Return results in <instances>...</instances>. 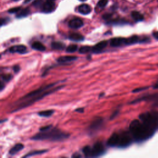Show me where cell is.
<instances>
[{
	"mask_svg": "<svg viewBox=\"0 0 158 158\" xmlns=\"http://www.w3.org/2000/svg\"><path fill=\"white\" fill-rule=\"evenodd\" d=\"M13 69H14V71L15 73H17V72H18L19 71V70H20V67L19 66H15L14 67H13Z\"/></svg>",
	"mask_w": 158,
	"mask_h": 158,
	"instance_id": "836d02e7",
	"label": "cell"
},
{
	"mask_svg": "<svg viewBox=\"0 0 158 158\" xmlns=\"http://www.w3.org/2000/svg\"><path fill=\"white\" fill-rule=\"evenodd\" d=\"M79 12L84 15H87L89 14L91 12V8L90 6L86 4H83L79 6V7L78 8Z\"/></svg>",
	"mask_w": 158,
	"mask_h": 158,
	"instance_id": "4fadbf2b",
	"label": "cell"
},
{
	"mask_svg": "<svg viewBox=\"0 0 158 158\" xmlns=\"http://www.w3.org/2000/svg\"><path fill=\"white\" fill-rule=\"evenodd\" d=\"M76 112H78L80 113H84V108H77V109H75Z\"/></svg>",
	"mask_w": 158,
	"mask_h": 158,
	"instance_id": "e575fe53",
	"label": "cell"
},
{
	"mask_svg": "<svg viewBox=\"0 0 158 158\" xmlns=\"http://www.w3.org/2000/svg\"><path fill=\"white\" fill-rule=\"evenodd\" d=\"M48 1H56V0H48Z\"/></svg>",
	"mask_w": 158,
	"mask_h": 158,
	"instance_id": "60d3db41",
	"label": "cell"
},
{
	"mask_svg": "<svg viewBox=\"0 0 158 158\" xmlns=\"http://www.w3.org/2000/svg\"><path fill=\"white\" fill-rule=\"evenodd\" d=\"M84 26V22L79 18H74L69 22V26L73 29H78Z\"/></svg>",
	"mask_w": 158,
	"mask_h": 158,
	"instance_id": "30bf717a",
	"label": "cell"
},
{
	"mask_svg": "<svg viewBox=\"0 0 158 158\" xmlns=\"http://www.w3.org/2000/svg\"><path fill=\"white\" fill-rule=\"evenodd\" d=\"M119 110H115V111H114V112L112 114V115H111V117H110V119H111V120L114 119L115 118H116V116L119 114Z\"/></svg>",
	"mask_w": 158,
	"mask_h": 158,
	"instance_id": "f1b7e54d",
	"label": "cell"
},
{
	"mask_svg": "<svg viewBox=\"0 0 158 158\" xmlns=\"http://www.w3.org/2000/svg\"><path fill=\"white\" fill-rule=\"evenodd\" d=\"M111 17H112V14H106L103 16V18L107 21H110Z\"/></svg>",
	"mask_w": 158,
	"mask_h": 158,
	"instance_id": "f546056e",
	"label": "cell"
},
{
	"mask_svg": "<svg viewBox=\"0 0 158 158\" xmlns=\"http://www.w3.org/2000/svg\"><path fill=\"white\" fill-rule=\"evenodd\" d=\"M21 9V7H16V8H13L12 9H10L8 10V13L11 14H14V13H17Z\"/></svg>",
	"mask_w": 158,
	"mask_h": 158,
	"instance_id": "83f0119b",
	"label": "cell"
},
{
	"mask_svg": "<svg viewBox=\"0 0 158 158\" xmlns=\"http://www.w3.org/2000/svg\"><path fill=\"white\" fill-rule=\"evenodd\" d=\"M127 22L124 19H115V20H110L107 22V24L110 25H121L125 24Z\"/></svg>",
	"mask_w": 158,
	"mask_h": 158,
	"instance_id": "603a6c76",
	"label": "cell"
},
{
	"mask_svg": "<svg viewBox=\"0 0 158 158\" xmlns=\"http://www.w3.org/2000/svg\"><path fill=\"white\" fill-rule=\"evenodd\" d=\"M51 48L56 50H62L65 48V44L60 42H54L51 43Z\"/></svg>",
	"mask_w": 158,
	"mask_h": 158,
	"instance_id": "d6986e66",
	"label": "cell"
},
{
	"mask_svg": "<svg viewBox=\"0 0 158 158\" xmlns=\"http://www.w3.org/2000/svg\"><path fill=\"white\" fill-rule=\"evenodd\" d=\"M30 11L28 8H25L22 9H21L19 12L17 13L16 17L18 19L24 18V17H26L30 14Z\"/></svg>",
	"mask_w": 158,
	"mask_h": 158,
	"instance_id": "e0dca14e",
	"label": "cell"
},
{
	"mask_svg": "<svg viewBox=\"0 0 158 158\" xmlns=\"http://www.w3.org/2000/svg\"><path fill=\"white\" fill-rule=\"evenodd\" d=\"M153 37H154L156 39L158 40V32H156L153 33Z\"/></svg>",
	"mask_w": 158,
	"mask_h": 158,
	"instance_id": "8d00e7d4",
	"label": "cell"
},
{
	"mask_svg": "<svg viewBox=\"0 0 158 158\" xmlns=\"http://www.w3.org/2000/svg\"><path fill=\"white\" fill-rule=\"evenodd\" d=\"M9 51L11 53H19L21 55H23L26 53L27 49L26 46L23 45H19L11 46L9 49Z\"/></svg>",
	"mask_w": 158,
	"mask_h": 158,
	"instance_id": "ba28073f",
	"label": "cell"
},
{
	"mask_svg": "<svg viewBox=\"0 0 158 158\" xmlns=\"http://www.w3.org/2000/svg\"><path fill=\"white\" fill-rule=\"evenodd\" d=\"M54 112H55V111L52 109L45 110V111H40V112L38 113V115L39 116L43 117V118H49V117L51 116L52 114H53Z\"/></svg>",
	"mask_w": 158,
	"mask_h": 158,
	"instance_id": "7402d4cb",
	"label": "cell"
},
{
	"mask_svg": "<svg viewBox=\"0 0 158 158\" xmlns=\"http://www.w3.org/2000/svg\"><path fill=\"white\" fill-rule=\"evenodd\" d=\"M72 157H81V156L79 153H74L72 156Z\"/></svg>",
	"mask_w": 158,
	"mask_h": 158,
	"instance_id": "d590c367",
	"label": "cell"
},
{
	"mask_svg": "<svg viewBox=\"0 0 158 158\" xmlns=\"http://www.w3.org/2000/svg\"><path fill=\"white\" fill-rule=\"evenodd\" d=\"M146 89H148V87H142V88H138V89H135L134 90L132 91L133 93H137V92H139V91H143V90H146Z\"/></svg>",
	"mask_w": 158,
	"mask_h": 158,
	"instance_id": "1f68e13d",
	"label": "cell"
},
{
	"mask_svg": "<svg viewBox=\"0 0 158 158\" xmlns=\"http://www.w3.org/2000/svg\"><path fill=\"white\" fill-rule=\"evenodd\" d=\"M56 4L54 1H46L43 3L42 6H41V11L44 13H51L55 10Z\"/></svg>",
	"mask_w": 158,
	"mask_h": 158,
	"instance_id": "8992f818",
	"label": "cell"
},
{
	"mask_svg": "<svg viewBox=\"0 0 158 158\" xmlns=\"http://www.w3.org/2000/svg\"><path fill=\"white\" fill-rule=\"evenodd\" d=\"M91 48L89 46H84L79 49V52L80 54H85L91 51Z\"/></svg>",
	"mask_w": 158,
	"mask_h": 158,
	"instance_id": "d4e9b609",
	"label": "cell"
},
{
	"mask_svg": "<svg viewBox=\"0 0 158 158\" xmlns=\"http://www.w3.org/2000/svg\"><path fill=\"white\" fill-rule=\"evenodd\" d=\"M104 124V120L101 118H95L91 122L89 127V130L92 132L98 131L101 128H102Z\"/></svg>",
	"mask_w": 158,
	"mask_h": 158,
	"instance_id": "52a82bcc",
	"label": "cell"
},
{
	"mask_svg": "<svg viewBox=\"0 0 158 158\" xmlns=\"http://www.w3.org/2000/svg\"><path fill=\"white\" fill-rule=\"evenodd\" d=\"M80 1H83V2H84V1H86V0H80Z\"/></svg>",
	"mask_w": 158,
	"mask_h": 158,
	"instance_id": "b9f144b4",
	"label": "cell"
},
{
	"mask_svg": "<svg viewBox=\"0 0 158 158\" xmlns=\"http://www.w3.org/2000/svg\"><path fill=\"white\" fill-rule=\"evenodd\" d=\"M118 133H113L109 138L108 140L107 144L111 147H116L118 145Z\"/></svg>",
	"mask_w": 158,
	"mask_h": 158,
	"instance_id": "7c38bea8",
	"label": "cell"
},
{
	"mask_svg": "<svg viewBox=\"0 0 158 158\" xmlns=\"http://www.w3.org/2000/svg\"><path fill=\"white\" fill-rule=\"evenodd\" d=\"M77 59V56H63L57 58V61L60 63H66L72 62Z\"/></svg>",
	"mask_w": 158,
	"mask_h": 158,
	"instance_id": "5bb4252c",
	"label": "cell"
},
{
	"mask_svg": "<svg viewBox=\"0 0 158 158\" xmlns=\"http://www.w3.org/2000/svg\"><path fill=\"white\" fill-rule=\"evenodd\" d=\"M8 21H9V19H4V18H2V19H1V26H4V25H5V24H6L8 22Z\"/></svg>",
	"mask_w": 158,
	"mask_h": 158,
	"instance_id": "d6a6232c",
	"label": "cell"
},
{
	"mask_svg": "<svg viewBox=\"0 0 158 158\" xmlns=\"http://www.w3.org/2000/svg\"><path fill=\"white\" fill-rule=\"evenodd\" d=\"M32 47L33 49L40 51H44L46 50L45 46L40 42H33L32 45Z\"/></svg>",
	"mask_w": 158,
	"mask_h": 158,
	"instance_id": "ac0fdd59",
	"label": "cell"
},
{
	"mask_svg": "<svg viewBox=\"0 0 158 158\" xmlns=\"http://www.w3.org/2000/svg\"><path fill=\"white\" fill-rule=\"evenodd\" d=\"M108 0H99L97 4V7L99 8H104L108 4Z\"/></svg>",
	"mask_w": 158,
	"mask_h": 158,
	"instance_id": "484cf974",
	"label": "cell"
},
{
	"mask_svg": "<svg viewBox=\"0 0 158 158\" xmlns=\"http://www.w3.org/2000/svg\"><path fill=\"white\" fill-rule=\"evenodd\" d=\"M132 135L130 133L127 132H124L120 133H118V145L116 147L119 148H125L130 146L132 142Z\"/></svg>",
	"mask_w": 158,
	"mask_h": 158,
	"instance_id": "5b68a950",
	"label": "cell"
},
{
	"mask_svg": "<svg viewBox=\"0 0 158 158\" xmlns=\"http://www.w3.org/2000/svg\"><path fill=\"white\" fill-rule=\"evenodd\" d=\"M13 1H19V0H13Z\"/></svg>",
	"mask_w": 158,
	"mask_h": 158,
	"instance_id": "7bdbcfd3",
	"label": "cell"
},
{
	"mask_svg": "<svg viewBox=\"0 0 158 158\" xmlns=\"http://www.w3.org/2000/svg\"><path fill=\"white\" fill-rule=\"evenodd\" d=\"M103 95H104V93H101V95L100 96H99V98H100L101 96H103Z\"/></svg>",
	"mask_w": 158,
	"mask_h": 158,
	"instance_id": "ab89813d",
	"label": "cell"
},
{
	"mask_svg": "<svg viewBox=\"0 0 158 158\" xmlns=\"http://www.w3.org/2000/svg\"><path fill=\"white\" fill-rule=\"evenodd\" d=\"M48 151L47 149H42V150H37V151H33L32 152H30V153H27L26 155L24 156L23 157H32L36 155H40V154H43L46 152Z\"/></svg>",
	"mask_w": 158,
	"mask_h": 158,
	"instance_id": "ffe728a7",
	"label": "cell"
},
{
	"mask_svg": "<svg viewBox=\"0 0 158 158\" xmlns=\"http://www.w3.org/2000/svg\"><path fill=\"white\" fill-rule=\"evenodd\" d=\"M78 50V46L77 45L72 44L69 45L68 47L66 48V52L69 53H73Z\"/></svg>",
	"mask_w": 158,
	"mask_h": 158,
	"instance_id": "cb8c5ba5",
	"label": "cell"
},
{
	"mask_svg": "<svg viewBox=\"0 0 158 158\" xmlns=\"http://www.w3.org/2000/svg\"><path fill=\"white\" fill-rule=\"evenodd\" d=\"M110 45L113 47H119L122 45H126V38L122 37H115L111 39Z\"/></svg>",
	"mask_w": 158,
	"mask_h": 158,
	"instance_id": "9c48e42d",
	"label": "cell"
},
{
	"mask_svg": "<svg viewBox=\"0 0 158 158\" xmlns=\"http://www.w3.org/2000/svg\"><path fill=\"white\" fill-rule=\"evenodd\" d=\"M69 38L74 42H81L84 40V37L79 33H72L70 34Z\"/></svg>",
	"mask_w": 158,
	"mask_h": 158,
	"instance_id": "2e32d148",
	"label": "cell"
},
{
	"mask_svg": "<svg viewBox=\"0 0 158 158\" xmlns=\"http://www.w3.org/2000/svg\"><path fill=\"white\" fill-rule=\"evenodd\" d=\"M154 89H158V84H156V85L154 86Z\"/></svg>",
	"mask_w": 158,
	"mask_h": 158,
	"instance_id": "f35d334b",
	"label": "cell"
},
{
	"mask_svg": "<svg viewBox=\"0 0 158 158\" xmlns=\"http://www.w3.org/2000/svg\"><path fill=\"white\" fill-rule=\"evenodd\" d=\"M108 41L104 40L101 41V42L98 43L94 47L92 48V51L95 53H98V52H100L102 50H103L105 48L108 46Z\"/></svg>",
	"mask_w": 158,
	"mask_h": 158,
	"instance_id": "8fae6325",
	"label": "cell"
},
{
	"mask_svg": "<svg viewBox=\"0 0 158 158\" xmlns=\"http://www.w3.org/2000/svg\"><path fill=\"white\" fill-rule=\"evenodd\" d=\"M85 157H99L106 153V149L101 142H97L93 146H86L82 149Z\"/></svg>",
	"mask_w": 158,
	"mask_h": 158,
	"instance_id": "277c9868",
	"label": "cell"
},
{
	"mask_svg": "<svg viewBox=\"0 0 158 158\" xmlns=\"http://www.w3.org/2000/svg\"><path fill=\"white\" fill-rule=\"evenodd\" d=\"M24 146L22 144L17 143L9 150V154L11 155H14L18 153V152L22 150L23 148H24Z\"/></svg>",
	"mask_w": 158,
	"mask_h": 158,
	"instance_id": "9a60e30c",
	"label": "cell"
},
{
	"mask_svg": "<svg viewBox=\"0 0 158 158\" xmlns=\"http://www.w3.org/2000/svg\"><path fill=\"white\" fill-rule=\"evenodd\" d=\"M130 132L136 142H140L148 140L157 129V127L138 120H133L130 124Z\"/></svg>",
	"mask_w": 158,
	"mask_h": 158,
	"instance_id": "7a4b0ae2",
	"label": "cell"
},
{
	"mask_svg": "<svg viewBox=\"0 0 158 158\" xmlns=\"http://www.w3.org/2000/svg\"><path fill=\"white\" fill-rule=\"evenodd\" d=\"M31 1H32V0H25V1H24V3H26V4L28 3H30Z\"/></svg>",
	"mask_w": 158,
	"mask_h": 158,
	"instance_id": "74e56055",
	"label": "cell"
},
{
	"mask_svg": "<svg viewBox=\"0 0 158 158\" xmlns=\"http://www.w3.org/2000/svg\"><path fill=\"white\" fill-rule=\"evenodd\" d=\"M70 135L56 128H51L46 131H40L31 138L33 140H50L52 142L62 141L69 138Z\"/></svg>",
	"mask_w": 158,
	"mask_h": 158,
	"instance_id": "3957f363",
	"label": "cell"
},
{
	"mask_svg": "<svg viewBox=\"0 0 158 158\" xmlns=\"http://www.w3.org/2000/svg\"><path fill=\"white\" fill-rule=\"evenodd\" d=\"M13 78V75L10 74H3L1 75V79L4 81H10Z\"/></svg>",
	"mask_w": 158,
	"mask_h": 158,
	"instance_id": "4316f807",
	"label": "cell"
},
{
	"mask_svg": "<svg viewBox=\"0 0 158 158\" xmlns=\"http://www.w3.org/2000/svg\"><path fill=\"white\" fill-rule=\"evenodd\" d=\"M52 127V125H46V126H45V127H41L40 128V131L42 132V131H46L48 129H50V128H51Z\"/></svg>",
	"mask_w": 158,
	"mask_h": 158,
	"instance_id": "4dcf8cb0",
	"label": "cell"
},
{
	"mask_svg": "<svg viewBox=\"0 0 158 158\" xmlns=\"http://www.w3.org/2000/svg\"><path fill=\"white\" fill-rule=\"evenodd\" d=\"M57 83H52L47 85L42 86L40 89L32 91L24 96H23L15 103L16 108H14L12 113L16 112V111H18L29 106H31L32 104H34L35 103L41 100V99H42L45 96L51 95L57 90H61L62 88L64 86V85H61L55 88L54 86Z\"/></svg>",
	"mask_w": 158,
	"mask_h": 158,
	"instance_id": "6da1fadb",
	"label": "cell"
},
{
	"mask_svg": "<svg viewBox=\"0 0 158 158\" xmlns=\"http://www.w3.org/2000/svg\"><path fill=\"white\" fill-rule=\"evenodd\" d=\"M131 15L132 18L137 22L142 21L144 19L143 16L142 14H140L139 12H138V11H133V12H132Z\"/></svg>",
	"mask_w": 158,
	"mask_h": 158,
	"instance_id": "44dd1931",
	"label": "cell"
}]
</instances>
